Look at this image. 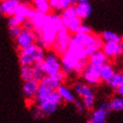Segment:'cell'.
I'll use <instances>...</instances> for the list:
<instances>
[{"instance_id": "1", "label": "cell", "mask_w": 123, "mask_h": 123, "mask_svg": "<svg viewBox=\"0 0 123 123\" xmlns=\"http://www.w3.org/2000/svg\"><path fill=\"white\" fill-rule=\"evenodd\" d=\"M63 27L60 14L56 12H50L48 14L46 22L41 30L35 32V43L44 49H50L55 40L58 31Z\"/></svg>"}, {"instance_id": "2", "label": "cell", "mask_w": 123, "mask_h": 123, "mask_svg": "<svg viewBox=\"0 0 123 123\" xmlns=\"http://www.w3.org/2000/svg\"><path fill=\"white\" fill-rule=\"evenodd\" d=\"M44 72L45 76H53L62 70L61 57L54 51H49L45 54L42 61L33 64Z\"/></svg>"}, {"instance_id": "3", "label": "cell", "mask_w": 123, "mask_h": 123, "mask_svg": "<svg viewBox=\"0 0 123 123\" xmlns=\"http://www.w3.org/2000/svg\"><path fill=\"white\" fill-rule=\"evenodd\" d=\"M60 18H61L63 26L71 34L77 33L80 26L83 24L82 19L77 17L74 5L61 11Z\"/></svg>"}, {"instance_id": "4", "label": "cell", "mask_w": 123, "mask_h": 123, "mask_svg": "<svg viewBox=\"0 0 123 123\" xmlns=\"http://www.w3.org/2000/svg\"><path fill=\"white\" fill-rule=\"evenodd\" d=\"M62 99L56 90H54L49 94V96L41 102L38 103V106L40 110L42 112L45 116L51 115L56 111L57 107L60 104H62Z\"/></svg>"}, {"instance_id": "5", "label": "cell", "mask_w": 123, "mask_h": 123, "mask_svg": "<svg viewBox=\"0 0 123 123\" xmlns=\"http://www.w3.org/2000/svg\"><path fill=\"white\" fill-rule=\"evenodd\" d=\"M71 36V33H69L65 27L58 31L55 40L51 48L53 49V51L58 55H62L63 53H65V51L68 49L69 46Z\"/></svg>"}, {"instance_id": "6", "label": "cell", "mask_w": 123, "mask_h": 123, "mask_svg": "<svg viewBox=\"0 0 123 123\" xmlns=\"http://www.w3.org/2000/svg\"><path fill=\"white\" fill-rule=\"evenodd\" d=\"M98 69H99V67L87 63L86 67L81 72V76H82L83 79L85 80V82L90 86H95V85H99L100 83L102 82L99 77Z\"/></svg>"}, {"instance_id": "7", "label": "cell", "mask_w": 123, "mask_h": 123, "mask_svg": "<svg viewBox=\"0 0 123 123\" xmlns=\"http://www.w3.org/2000/svg\"><path fill=\"white\" fill-rule=\"evenodd\" d=\"M16 44L19 49H25L31 44L35 43L36 34L34 31L21 27L18 34L15 37Z\"/></svg>"}, {"instance_id": "8", "label": "cell", "mask_w": 123, "mask_h": 123, "mask_svg": "<svg viewBox=\"0 0 123 123\" xmlns=\"http://www.w3.org/2000/svg\"><path fill=\"white\" fill-rule=\"evenodd\" d=\"M102 51L107 58H116L121 56L123 52L121 42H104Z\"/></svg>"}, {"instance_id": "9", "label": "cell", "mask_w": 123, "mask_h": 123, "mask_svg": "<svg viewBox=\"0 0 123 123\" xmlns=\"http://www.w3.org/2000/svg\"><path fill=\"white\" fill-rule=\"evenodd\" d=\"M65 77H66V75L64 74V72L62 70H61L53 76H44L41 83L49 86L52 90H56L57 88L62 84V81L64 80Z\"/></svg>"}, {"instance_id": "10", "label": "cell", "mask_w": 123, "mask_h": 123, "mask_svg": "<svg viewBox=\"0 0 123 123\" xmlns=\"http://www.w3.org/2000/svg\"><path fill=\"white\" fill-rule=\"evenodd\" d=\"M20 3L21 0H2L1 1L2 14L7 17L13 16Z\"/></svg>"}, {"instance_id": "11", "label": "cell", "mask_w": 123, "mask_h": 123, "mask_svg": "<svg viewBox=\"0 0 123 123\" xmlns=\"http://www.w3.org/2000/svg\"><path fill=\"white\" fill-rule=\"evenodd\" d=\"M75 5V10L77 17L82 20L89 18L92 12V7L90 2H77Z\"/></svg>"}, {"instance_id": "12", "label": "cell", "mask_w": 123, "mask_h": 123, "mask_svg": "<svg viewBox=\"0 0 123 123\" xmlns=\"http://www.w3.org/2000/svg\"><path fill=\"white\" fill-rule=\"evenodd\" d=\"M54 90H52L49 86L44 85L42 83H40L38 86V89H37V92H36V93L33 97V102L36 103V104L41 102L42 100H44L45 98H47L49 97V94H50Z\"/></svg>"}, {"instance_id": "13", "label": "cell", "mask_w": 123, "mask_h": 123, "mask_svg": "<svg viewBox=\"0 0 123 123\" xmlns=\"http://www.w3.org/2000/svg\"><path fill=\"white\" fill-rule=\"evenodd\" d=\"M47 17H48V14L42 13V12H38V11H35V12H34L33 16L29 18V20L31 21V23L33 24L34 32H37V31L41 30V28L43 26V25L45 24V22H46Z\"/></svg>"}, {"instance_id": "14", "label": "cell", "mask_w": 123, "mask_h": 123, "mask_svg": "<svg viewBox=\"0 0 123 123\" xmlns=\"http://www.w3.org/2000/svg\"><path fill=\"white\" fill-rule=\"evenodd\" d=\"M39 84L40 83L37 82L34 79H30L27 81H24L23 86H22V90H23L24 95L28 98H33L34 94L37 92L38 89Z\"/></svg>"}, {"instance_id": "15", "label": "cell", "mask_w": 123, "mask_h": 123, "mask_svg": "<svg viewBox=\"0 0 123 123\" xmlns=\"http://www.w3.org/2000/svg\"><path fill=\"white\" fill-rule=\"evenodd\" d=\"M106 62H108V58L104 54L102 49L97 50L93 54L91 55L90 56H88V63L94 65V66L100 67L101 65L105 63Z\"/></svg>"}, {"instance_id": "16", "label": "cell", "mask_w": 123, "mask_h": 123, "mask_svg": "<svg viewBox=\"0 0 123 123\" xmlns=\"http://www.w3.org/2000/svg\"><path fill=\"white\" fill-rule=\"evenodd\" d=\"M98 72H99V77L101 78V81L107 83L115 71H114L113 65L109 63L108 62H106L105 63H104L99 67Z\"/></svg>"}, {"instance_id": "17", "label": "cell", "mask_w": 123, "mask_h": 123, "mask_svg": "<svg viewBox=\"0 0 123 123\" xmlns=\"http://www.w3.org/2000/svg\"><path fill=\"white\" fill-rule=\"evenodd\" d=\"M74 90L77 96H79L82 98L93 93L92 87L86 83H77L74 86Z\"/></svg>"}, {"instance_id": "18", "label": "cell", "mask_w": 123, "mask_h": 123, "mask_svg": "<svg viewBox=\"0 0 123 123\" xmlns=\"http://www.w3.org/2000/svg\"><path fill=\"white\" fill-rule=\"evenodd\" d=\"M56 91L58 92L60 96H61L62 101H66L68 103H73V101L75 100L74 94L70 92L69 88L65 86V85H63L62 84L57 88Z\"/></svg>"}, {"instance_id": "19", "label": "cell", "mask_w": 123, "mask_h": 123, "mask_svg": "<svg viewBox=\"0 0 123 123\" xmlns=\"http://www.w3.org/2000/svg\"><path fill=\"white\" fill-rule=\"evenodd\" d=\"M33 8L38 12H41L45 14H49L51 12V8L49 5V0H33Z\"/></svg>"}, {"instance_id": "20", "label": "cell", "mask_w": 123, "mask_h": 123, "mask_svg": "<svg viewBox=\"0 0 123 123\" xmlns=\"http://www.w3.org/2000/svg\"><path fill=\"white\" fill-rule=\"evenodd\" d=\"M112 89L113 91H116L119 87H121L123 85V75L121 72H114L112 76L109 81L107 82Z\"/></svg>"}, {"instance_id": "21", "label": "cell", "mask_w": 123, "mask_h": 123, "mask_svg": "<svg viewBox=\"0 0 123 123\" xmlns=\"http://www.w3.org/2000/svg\"><path fill=\"white\" fill-rule=\"evenodd\" d=\"M103 42H121V36L112 31H105L99 36Z\"/></svg>"}, {"instance_id": "22", "label": "cell", "mask_w": 123, "mask_h": 123, "mask_svg": "<svg viewBox=\"0 0 123 123\" xmlns=\"http://www.w3.org/2000/svg\"><path fill=\"white\" fill-rule=\"evenodd\" d=\"M106 114L102 110L98 108L97 110L92 112L90 120L92 123H105L106 121Z\"/></svg>"}, {"instance_id": "23", "label": "cell", "mask_w": 123, "mask_h": 123, "mask_svg": "<svg viewBox=\"0 0 123 123\" xmlns=\"http://www.w3.org/2000/svg\"><path fill=\"white\" fill-rule=\"evenodd\" d=\"M111 110L114 112H121L123 110V98L121 97H115L109 101Z\"/></svg>"}, {"instance_id": "24", "label": "cell", "mask_w": 123, "mask_h": 123, "mask_svg": "<svg viewBox=\"0 0 123 123\" xmlns=\"http://www.w3.org/2000/svg\"><path fill=\"white\" fill-rule=\"evenodd\" d=\"M33 68L32 66H21L20 69V76L23 81L33 79Z\"/></svg>"}, {"instance_id": "25", "label": "cell", "mask_w": 123, "mask_h": 123, "mask_svg": "<svg viewBox=\"0 0 123 123\" xmlns=\"http://www.w3.org/2000/svg\"><path fill=\"white\" fill-rule=\"evenodd\" d=\"M18 61L21 66H32L33 64V60L28 55L25 54L22 51L19 52L18 55Z\"/></svg>"}, {"instance_id": "26", "label": "cell", "mask_w": 123, "mask_h": 123, "mask_svg": "<svg viewBox=\"0 0 123 123\" xmlns=\"http://www.w3.org/2000/svg\"><path fill=\"white\" fill-rule=\"evenodd\" d=\"M83 104L85 105V109L92 110L95 106V96L93 93L88 95L86 97L83 98Z\"/></svg>"}, {"instance_id": "27", "label": "cell", "mask_w": 123, "mask_h": 123, "mask_svg": "<svg viewBox=\"0 0 123 123\" xmlns=\"http://www.w3.org/2000/svg\"><path fill=\"white\" fill-rule=\"evenodd\" d=\"M33 79L36 80V81H37V82H39V83H41V80H42V78H43L44 76H45L44 72L42 71V70H41L40 68L34 66V65H33Z\"/></svg>"}, {"instance_id": "28", "label": "cell", "mask_w": 123, "mask_h": 123, "mask_svg": "<svg viewBox=\"0 0 123 123\" xmlns=\"http://www.w3.org/2000/svg\"><path fill=\"white\" fill-rule=\"evenodd\" d=\"M74 0H58V5H57V11H62L66 8L74 5Z\"/></svg>"}, {"instance_id": "29", "label": "cell", "mask_w": 123, "mask_h": 123, "mask_svg": "<svg viewBox=\"0 0 123 123\" xmlns=\"http://www.w3.org/2000/svg\"><path fill=\"white\" fill-rule=\"evenodd\" d=\"M73 104H74V105H75L76 110H77L78 113H85V105H84V104H83V101L78 100V99H76V98H75V100L73 101Z\"/></svg>"}, {"instance_id": "30", "label": "cell", "mask_w": 123, "mask_h": 123, "mask_svg": "<svg viewBox=\"0 0 123 123\" xmlns=\"http://www.w3.org/2000/svg\"><path fill=\"white\" fill-rule=\"evenodd\" d=\"M98 109L102 110L103 112H104V113L106 114V115H108V114H109V113L112 112L109 101H104V102H102L101 104H100L99 106H98Z\"/></svg>"}, {"instance_id": "31", "label": "cell", "mask_w": 123, "mask_h": 123, "mask_svg": "<svg viewBox=\"0 0 123 123\" xmlns=\"http://www.w3.org/2000/svg\"><path fill=\"white\" fill-rule=\"evenodd\" d=\"M33 117L35 119V120H41V119H43L44 117H45V115H44L43 113H42V112L40 110V108H39L38 106H36L33 110Z\"/></svg>"}, {"instance_id": "32", "label": "cell", "mask_w": 123, "mask_h": 123, "mask_svg": "<svg viewBox=\"0 0 123 123\" xmlns=\"http://www.w3.org/2000/svg\"><path fill=\"white\" fill-rule=\"evenodd\" d=\"M77 33H92V28H91L89 26H86V25H84L82 24L80 27L78 28Z\"/></svg>"}, {"instance_id": "33", "label": "cell", "mask_w": 123, "mask_h": 123, "mask_svg": "<svg viewBox=\"0 0 123 123\" xmlns=\"http://www.w3.org/2000/svg\"><path fill=\"white\" fill-rule=\"evenodd\" d=\"M20 29H21V26H12L9 29V33H10L11 36H12L13 38H15L16 36L18 34Z\"/></svg>"}, {"instance_id": "34", "label": "cell", "mask_w": 123, "mask_h": 123, "mask_svg": "<svg viewBox=\"0 0 123 123\" xmlns=\"http://www.w3.org/2000/svg\"><path fill=\"white\" fill-rule=\"evenodd\" d=\"M21 27H23V28H26V29H28V30H32V31H34L33 29V24L31 23V21L29 19H26L23 24H22V26Z\"/></svg>"}, {"instance_id": "35", "label": "cell", "mask_w": 123, "mask_h": 123, "mask_svg": "<svg viewBox=\"0 0 123 123\" xmlns=\"http://www.w3.org/2000/svg\"><path fill=\"white\" fill-rule=\"evenodd\" d=\"M49 5L52 11H57V5H58V0H49Z\"/></svg>"}, {"instance_id": "36", "label": "cell", "mask_w": 123, "mask_h": 123, "mask_svg": "<svg viewBox=\"0 0 123 123\" xmlns=\"http://www.w3.org/2000/svg\"><path fill=\"white\" fill-rule=\"evenodd\" d=\"M115 92L118 94V96H122V94H123V85L122 86H121V87H119L118 89L115 91Z\"/></svg>"}, {"instance_id": "37", "label": "cell", "mask_w": 123, "mask_h": 123, "mask_svg": "<svg viewBox=\"0 0 123 123\" xmlns=\"http://www.w3.org/2000/svg\"><path fill=\"white\" fill-rule=\"evenodd\" d=\"M77 2H90V0H77Z\"/></svg>"}, {"instance_id": "38", "label": "cell", "mask_w": 123, "mask_h": 123, "mask_svg": "<svg viewBox=\"0 0 123 123\" xmlns=\"http://www.w3.org/2000/svg\"><path fill=\"white\" fill-rule=\"evenodd\" d=\"M0 14H2V12H1V0H0Z\"/></svg>"}, {"instance_id": "39", "label": "cell", "mask_w": 123, "mask_h": 123, "mask_svg": "<svg viewBox=\"0 0 123 123\" xmlns=\"http://www.w3.org/2000/svg\"><path fill=\"white\" fill-rule=\"evenodd\" d=\"M33 0H28V2H33Z\"/></svg>"}, {"instance_id": "40", "label": "cell", "mask_w": 123, "mask_h": 123, "mask_svg": "<svg viewBox=\"0 0 123 123\" xmlns=\"http://www.w3.org/2000/svg\"><path fill=\"white\" fill-rule=\"evenodd\" d=\"M74 1H75V3H77V0H74Z\"/></svg>"}]
</instances>
